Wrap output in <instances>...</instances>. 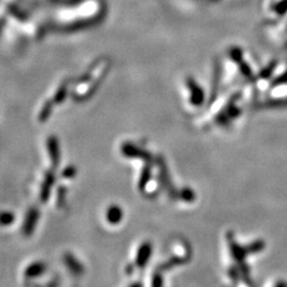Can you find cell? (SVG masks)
Instances as JSON below:
<instances>
[{
    "label": "cell",
    "mask_w": 287,
    "mask_h": 287,
    "mask_svg": "<svg viewBox=\"0 0 287 287\" xmlns=\"http://www.w3.org/2000/svg\"><path fill=\"white\" fill-rule=\"evenodd\" d=\"M188 87H190L192 89V95H191V102L195 105H200L203 100H204V93L202 89L197 85L195 84L194 81H190L188 80Z\"/></svg>",
    "instance_id": "6da1fadb"
},
{
    "label": "cell",
    "mask_w": 287,
    "mask_h": 287,
    "mask_svg": "<svg viewBox=\"0 0 287 287\" xmlns=\"http://www.w3.org/2000/svg\"><path fill=\"white\" fill-rule=\"evenodd\" d=\"M150 253H151V247L149 246V244H146L145 246H142L140 249L139 255L137 257V264L140 266L145 265L146 262L148 261L149 256H150Z\"/></svg>",
    "instance_id": "7a4b0ae2"
},
{
    "label": "cell",
    "mask_w": 287,
    "mask_h": 287,
    "mask_svg": "<svg viewBox=\"0 0 287 287\" xmlns=\"http://www.w3.org/2000/svg\"><path fill=\"white\" fill-rule=\"evenodd\" d=\"M181 197L186 201H192V200L195 199V195H194L193 191L188 190V188H185V190L182 192Z\"/></svg>",
    "instance_id": "3957f363"
}]
</instances>
